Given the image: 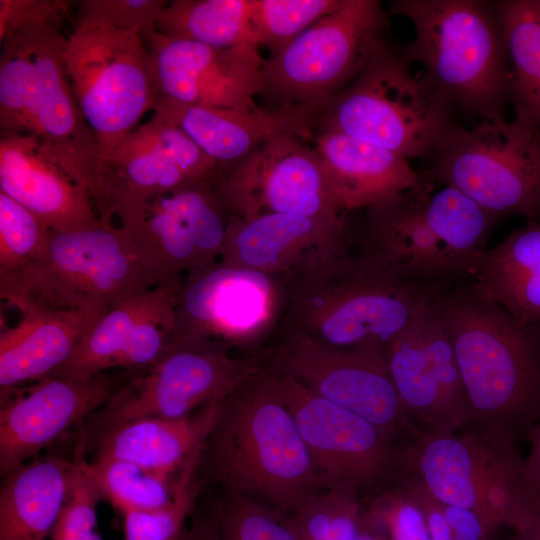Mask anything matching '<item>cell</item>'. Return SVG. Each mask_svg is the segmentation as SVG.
<instances>
[{"label":"cell","instance_id":"obj_5","mask_svg":"<svg viewBox=\"0 0 540 540\" xmlns=\"http://www.w3.org/2000/svg\"><path fill=\"white\" fill-rule=\"evenodd\" d=\"M65 18L16 27L0 38V131L29 133L50 144L105 214L101 160L69 82Z\"/></svg>","mask_w":540,"mask_h":540},{"label":"cell","instance_id":"obj_11","mask_svg":"<svg viewBox=\"0 0 540 540\" xmlns=\"http://www.w3.org/2000/svg\"><path fill=\"white\" fill-rule=\"evenodd\" d=\"M421 177L457 188L502 217L540 218V131L515 119H481L471 128L452 125Z\"/></svg>","mask_w":540,"mask_h":540},{"label":"cell","instance_id":"obj_34","mask_svg":"<svg viewBox=\"0 0 540 540\" xmlns=\"http://www.w3.org/2000/svg\"><path fill=\"white\" fill-rule=\"evenodd\" d=\"M74 460L80 462L102 498L123 515L134 511L158 510L174 498L178 478L167 479L134 463L115 458Z\"/></svg>","mask_w":540,"mask_h":540},{"label":"cell","instance_id":"obj_10","mask_svg":"<svg viewBox=\"0 0 540 540\" xmlns=\"http://www.w3.org/2000/svg\"><path fill=\"white\" fill-rule=\"evenodd\" d=\"M387 16L377 0H343L261 68L262 97L270 108L322 109L366 67L386 40Z\"/></svg>","mask_w":540,"mask_h":540},{"label":"cell","instance_id":"obj_3","mask_svg":"<svg viewBox=\"0 0 540 540\" xmlns=\"http://www.w3.org/2000/svg\"><path fill=\"white\" fill-rule=\"evenodd\" d=\"M444 288L405 281L347 250L291 278L278 342L386 353Z\"/></svg>","mask_w":540,"mask_h":540},{"label":"cell","instance_id":"obj_49","mask_svg":"<svg viewBox=\"0 0 540 540\" xmlns=\"http://www.w3.org/2000/svg\"><path fill=\"white\" fill-rule=\"evenodd\" d=\"M57 540H103L101 535L97 532V530H92L64 538H60Z\"/></svg>","mask_w":540,"mask_h":540},{"label":"cell","instance_id":"obj_19","mask_svg":"<svg viewBox=\"0 0 540 540\" xmlns=\"http://www.w3.org/2000/svg\"><path fill=\"white\" fill-rule=\"evenodd\" d=\"M386 363L403 408L415 425L438 434L465 429L466 395L434 298L388 345Z\"/></svg>","mask_w":540,"mask_h":540},{"label":"cell","instance_id":"obj_40","mask_svg":"<svg viewBox=\"0 0 540 540\" xmlns=\"http://www.w3.org/2000/svg\"><path fill=\"white\" fill-rule=\"evenodd\" d=\"M168 0H80L76 1L74 27L107 26L125 31L155 27Z\"/></svg>","mask_w":540,"mask_h":540},{"label":"cell","instance_id":"obj_25","mask_svg":"<svg viewBox=\"0 0 540 540\" xmlns=\"http://www.w3.org/2000/svg\"><path fill=\"white\" fill-rule=\"evenodd\" d=\"M0 191L52 232L102 225L86 185L46 141L29 133H0Z\"/></svg>","mask_w":540,"mask_h":540},{"label":"cell","instance_id":"obj_30","mask_svg":"<svg viewBox=\"0 0 540 540\" xmlns=\"http://www.w3.org/2000/svg\"><path fill=\"white\" fill-rule=\"evenodd\" d=\"M483 300L523 325L540 326V220L485 249L467 280Z\"/></svg>","mask_w":540,"mask_h":540},{"label":"cell","instance_id":"obj_21","mask_svg":"<svg viewBox=\"0 0 540 540\" xmlns=\"http://www.w3.org/2000/svg\"><path fill=\"white\" fill-rule=\"evenodd\" d=\"M218 172L217 164L182 130L151 117L101 163L104 224H113V217L156 195L214 180Z\"/></svg>","mask_w":540,"mask_h":540},{"label":"cell","instance_id":"obj_23","mask_svg":"<svg viewBox=\"0 0 540 540\" xmlns=\"http://www.w3.org/2000/svg\"><path fill=\"white\" fill-rule=\"evenodd\" d=\"M180 281L150 288L100 316L49 376L88 380L111 370L136 375L150 368L174 337Z\"/></svg>","mask_w":540,"mask_h":540},{"label":"cell","instance_id":"obj_28","mask_svg":"<svg viewBox=\"0 0 540 540\" xmlns=\"http://www.w3.org/2000/svg\"><path fill=\"white\" fill-rule=\"evenodd\" d=\"M312 142L329 196L340 213L368 208L420 181V173L408 160L367 141L320 131Z\"/></svg>","mask_w":540,"mask_h":540},{"label":"cell","instance_id":"obj_41","mask_svg":"<svg viewBox=\"0 0 540 540\" xmlns=\"http://www.w3.org/2000/svg\"><path fill=\"white\" fill-rule=\"evenodd\" d=\"M75 461L68 493L51 540L80 534L97 528V504L102 498L97 486Z\"/></svg>","mask_w":540,"mask_h":540},{"label":"cell","instance_id":"obj_27","mask_svg":"<svg viewBox=\"0 0 540 540\" xmlns=\"http://www.w3.org/2000/svg\"><path fill=\"white\" fill-rule=\"evenodd\" d=\"M219 402L210 403L182 418L141 417L115 425L77 444L74 459L93 451V457L128 461L176 480L185 465L202 453Z\"/></svg>","mask_w":540,"mask_h":540},{"label":"cell","instance_id":"obj_46","mask_svg":"<svg viewBox=\"0 0 540 540\" xmlns=\"http://www.w3.org/2000/svg\"><path fill=\"white\" fill-rule=\"evenodd\" d=\"M180 540H222L214 514L210 518H195Z\"/></svg>","mask_w":540,"mask_h":540},{"label":"cell","instance_id":"obj_35","mask_svg":"<svg viewBox=\"0 0 540 540\" xmlns=\"http://www.w3.org/2000/svg\"><path fill=\"white\" fill-rule=\"evenodd\" d=\"M343 0H251L250 28L255 44L275 56Z\"/></svg>","mask_w":540,"mask_h":540},{"label":"cell","instance_id":"obj_15","mask_svg":"<svg viewBox=\"0 0 540 540\" xmlns=\"http://www.w3.org/2000/svg\"><path fill=\"white\" fill-rule=\"evenodd\" d=\"M290 281L219 261L193 271L180 281L173 339L258 348L277 333Z\"/></svg>","mask_w":540,"mask_h":540},{"label":"cell","instance_id":"obj_13","mask_svg":"<svg viewBox=\"0 0 540 540\" xmlns=\"http://www.w3.org/2000/svg\"><path fill=\"white\" fill-rule=\"evenodd\" d=\"M263 365L260 354L235 356L218 343L172 339L156 363L133 375L79 427L78 443L141 417L188 416L221 401Z\"/></svg>","mask_w":540,"mask_h":540},{"label":"cell","instance_id":"obj_39","mask_svg":"<svg viewBox=\"0 0 540 540\" xmlns=\"http://www.w3.org/2000/svg\"><path fill=\"white\" fill-rule=\"evenodd\" d=\"M364 500L368 506L363 513L387 540H430L425 514L403 485L397 483Z\"/></svg>","mask_w":540,"mask_h":540},{"label":"cell","instance_id":"obj_47","mask_svg":"<svg viewBox=\"0 0 540 540\" xmlns=\"http://www.w3.org/2000/svg\"><path fill=\"white\" fill-rule=\"evenodd\" d=\"M357 540H387L384 534L361 511Z\"/></svg>","mask_w":540,"mask_h":540},{"label":"cell","instance_id":"obj_42","mask_svg":"<svg viewBox=\"0 0 540 540\" xmlns=\"http://www.w3.org/2000/svg\"><path fill=\"white\" fill-rule=\"evenodd\" d=\"M75 5L76 1L65 0H0V38L24 24L72 18Z\"/></svg>","mask_w":540,"mask_h":540},{"label":"cell","instance_id":"obj_37","mask_svg":"<svg viewBox=\"0 0 540 540\" xmlns=\"http://www.w3.org/2000/svg\"><path fill=\"white\" fill-rule=\"evenodd\" d=\"M213 514L222 540H298L289 518L250 497L225 495Z\"/></svg>","mask_w":540,"mask_h":540},{"label":"cell","instance_id":"obj_8","mask_svg":"<svg viewBox=\"0 0 540 540\" xmlns=\"http://www.w3.org/2000/svg\"><path fill=\"white\" fill-rule=\"evenodd\" d=\"M150 289L133 243L115 225L52 232L30 263L0 273V297L19 313L31 310L102 316Z\"/></svg>","mask_w":540,"mask_h":540},{"label":"cell","instance_id":"obj_31","mask_svg":"<svg viewBox=\"0 0 540 540\" xmlns=\"http://www.w3.org/2000/svg\"><path fill=\"white\" fill-rule=\"evenodd\" d=\"M75 461L38 456L3 476L0 540H46L67 497Z\"/></svg>","mask_w":540,"mask_h":540},{"label":"cell","instance_id":"obj_20","mask_svg":"<svg viewBox=\"0 0 540 540\" xmlns=\"http://www.w3.org/2000/svg\"><path fill=\"white\" fill-rule=\"evenodd\" d=\"M124 370L88 380L48 376L1 396L0 470L5 476L80 427L131 379Z\"/></svg>","mask_w":540,"mask_h":540},{"label":"cell","instance_id":"obj_24","mask_svg":"<svg viewBox=\"0 0 540 540\" xmlns=\"http://www.w3.org/2000/svg\"><path fill=\"white\" fill-rule=\"evenodd\" d=\"M348 213L337 217L292 214L231 216L219 262L272 275H295L355 244Z\"/></svg>","mask_w":540,"mask_h":540},{"label":"cell","instance_id":"obj_43","mask_svg":"<svg viewBox=\"0 0 540 540\" xmlns=\"http://www.w3.org/2000/svg\"><path fill=\"white\" fill-rule=\"evenodd\" d=\"M335 489L336 505L327 540H357L362 511L361 498L350 489Z\"/></svg>","mask_w":540,"mask_h":540},{"label":"cell","instance_id":"obj_6","mask_svg":"<svg viewBox=\"0 0 540 540\" xmlns=\"http://www.w3.org/2000/svg\"><path fill=\"white\" fill-rule=\"evenodd\" d=\"M391 12L414 27L405 58L420 64L454 106L481 119L503 117L511 72L494 7L477 0H398Z\"/></svg>","mask_w":540,"mask_h":540},{"label":"cell","instance_id":"obj_17","mask_svg":"<svg viewBox=\"0 0 540 540\" xmlns=\"http://www.w3.org/2000/svg\"><path fill=\"white\" fill-rule=\"evenodd\" d=\"M260 355L270 370L294 378L395 439H406L415 425L403 408L384 352L344 350L309 340H291L277 342Z\"/></svg>","mask_w":540,"mask_h":540},{"label":"cell","instance_id":"obj_26","mask_svg":"<svg viewBox=\"0 0 540 540\" xmlns=\"http://www.w3.org/2000/svg\"><path fill=\"white\" fill-rule=\"evenodd\" d=\"M153 111L152 117L182 130L217 164L220 173L277 135L293 134L313 141L321 109L282 106L239 110L159 98Z\"/></svg>","mask_w":540,"mask_h":540},{"label":"cell","instance_id":"obj_12","mask_svg":"<svg viewBox=\"0 0 540 540\" xmlns=\"http://www.w3.org/2000/svg\"><path fill=\"white\" fill-rule=\"evenodd\" d=\"M66 73L101 163L158 99L141 32L79 26L68 33Z\"/></svg>","mask_w":540,"mask_h":540},{"label":"cell","instance_id":"obj_1","mask_svg":"<svg viewBox=\"0 0 540 540\" xmlns=\"http://www.w3.org/2000/svg\"><path fill=\"white\" fill-rule=\"evenodd\" d=\"M434 305L466 395L463 431L527 440L540 422V326L519 323L498 304L480 298L468 281L438 291Z\"/></svg>","mask_w":540,"mask_h":540},{"label":"cell","instance_id":"obj_14","mask_svg":"<svg viewBox=\"0 0 540 540\" xmlns=\"http://www.w3.org/2000/svg\"><path fill=\"white\" fill-rule=\"evenodd\" d=\"M272 372L323 488H347L364 500L405 477L402 440L315 394L294 378Z\"/></svg>","mask_w":540,"mask_h":540},{"label":"cell","instance_id":"obj_18","mask_svg":"<svg viewBox=\"0 0 540 540\" xmlns=\"http://www.w3.org/2000/svg\"><path fill=\"white\" fill-rule=\"evenodd\" d=\"M214 187L233 216L292 214L337 217L313 145L293 134L265 142L217 174Z\"/></svg>","mask_w":540,"mask_h":540},{"label":"cell","instance_id":"obj_16","mask_svg":"<svg viewBox=\"0 0 540 540\" xmlns=\"http://www.w3.org/2000/svg\"><path fill=\"white\" fill-rule=\"evenodd\" d=\"M231 216L210 180L156 195L117 218L153 288L218 262Z\"/></svg>","mask_w":540,"mask_h":540},{"label":"cell","instance_id":"obj_33","mask_svg":"<svg viewBox=\"0 0 540 540\" xmlns=\"http://www.w3.org/2000/svg\"><path fill=\"white\" fill-rule=\"evenodd\" d=\"M250 6L251 0H172L155 28L167 37L215 49L256 45L250 28Z\"/></svg>","mask_w":540,"mask_h":540},{"label":"cell","instance_id":"obj_44","mask_svg":"<svg viewBox=\"0 0 540 540\" xmlns=\"http://www.w3.org/2000/svg\"><path fill=\"white\" fill-rule=\"evenodd\" d=\"M421 506L428 525L430 540H457L442 507L425 487L412 475L403 477L399 482Z\"/></svg>","mask_w":540,"mask_h":540},{"label":"cell","instance_id":"obj_2","mask_svg":"<svg viewBox=\"0 0 540 540\" xmlns=\"http://www.w3.org/2000/svg\"><path fill=\"white\" fill-rule=\"evenodd\" d=\"M201 468L225 495L295 514L323 488L273 372L265 365L219 402Z\"/></svg>","mask_w":540,"mask_h":540},{"label":"cell","instance_id":"obj_22","mask_svg":"<svg viewBox=\"0 0 540 540\" xmlns=\"http://www.w3.org/2000/svg\"><path fill=\"white\" fill-rule=\"evenodd\" d=\"M159 98L210 107L256 110L264 59L256 45L215 49L167 37L155 27L141 32Z\"/></svg>","mask_w":540,"mask_h":540},{"label":"cell","instance_id":"obj_38","mask_svg":"<svg viewBox=\"0 0 540 540\" xmlns=\"http://www.w3.org/2000/svg\"><path fill=\"white\" fill-rule=\"evenodd\" d=\"M51 233L35 214L0 191V273L23 267L37 258Z\"/></svg>","mask_w":540,"mask_h":540},{"label":"cell","instance_id":"obj_32","mask_svg":"<svg viewBox=\"0 0 540 540\" xmlns=\"http://www.w3.org/2000/svg\"><path fill=\"white\" fill-rule=\"evenodd\" d=\"M511 72L515 119L540 131V6L537 0L493 4Z\"/></svg>","mask_w":540,"mask_h":540},{"label":"cell","instance_id":"obj_4","mask_svg":"<svg viewBox=\"0 0 540 540\" xmlns=\"http://www.w3.org/2000/svg\"><path fill=\"white\" fill-rule=\"evenodd\" d=\"M421 177L368 208L358 254L394 276L449 287L469 279L497 217L457 188Z\"/></svg>","mask_w":540,"mask_h":540},{"label":"cell","instance_id":"obj_29","mask_svg":"<svg viewBox=\"0 0 540 540\" xmlns=\"http://www.w3.org/2000/svg\"><path fill=\"white\" fill-rule=\"evenodd\" d=\"M100 316L53 310L20 313L0 333V397L62 366Z\"/></svg>","mask_w":540,"mask_h":540},{"label":"cell","instance_id":"obj_45","mask_svg":"<svg viewBox=\"0 0 540 540\" xmlns=\"http://www.w3.org/2000/svg\"><path fill=\"white\" fill-rule=\"evenodd\" d=\"M530 453L525 458L527 476L532 487L540 494V422L529 432Z\"/></svg>","mask_w":540,"mask_h":540},{"label":"cell","instance_id":"obj_7","mask_svg":"<svg viewBox=\"0 0 540 540\" xmlns=\"http://www.w3.org/2000/svg\"><path fill=\"white\" fill-rule=\"evenodd\" d=\"M520 443L509 433L438 434L414 425L403 440L406 476L436 500L474 512L491 531L509 525L519 532L540 517Z\"/></svg>","mask_w":540,"mask_h":540},{"label":"cell","instance_id":"obj_48","mask_svg":"<svg viewBox=\"0 0 540 540\" xmlns=\"http://www.w3.org/2000/svg\"><path fill=\"white\" fill-rule=\"evenodd\" d=\"M508 540H540V517Z\"/></svg>","mask_w":540,"mask_h":540},{"label":"cell","instance_id":"obj_50","mask_svg":"<svg viewBox=\"0 0 540 540\" xmlns=\"http://www.w3.org/2000/svg\"><path fill=\"white\" fill-rule=\"evenodd\" d=\"M537 1H538L539 6H540V0H537Z\"/></svg>","mask_w":540,"mask_h":540},{"label":"cell","instance_id":"obj_36","mask_svg":"<svg viewBox=\"0 0 540 540\" xmlns=\"http://www.w3.org/2000/svg\"><path fill=\"white\" fill-rule=\"evenodd\" d=\"M202 453L195 455L180 473L173 500L154 511H134L123 515L124 540H180L185 521L194 510L200 493Z\"/></svg>","mask_w":540,"mask_h":540},{"label":"cell","instance_id":"obj_9","mask_svg":"<svg viewBox=\"0 0 540 540\" xmlns=\"http://www.w3.org/2000/svg\"><path fill=\"white\" fill-rule=\"evenodd\" d=\"M411 65L385 42L356 79L324 105L315 133L340 132L406 160L432 155L453 125L454 105Z\"/></svg>","mask_w":540,"mask_h":540}]
</instances>
